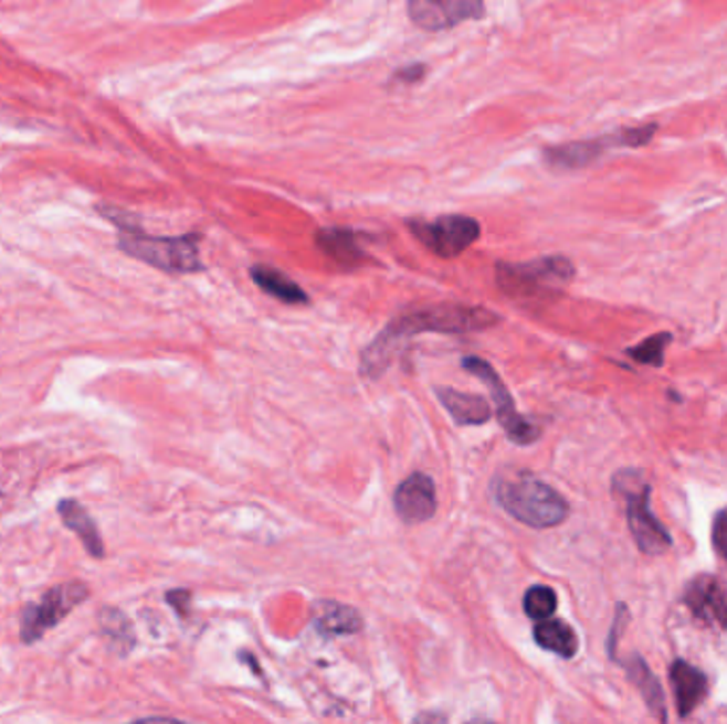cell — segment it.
Wrapping results in <instances>:
<instances>
[{"mask_svg": "<svg viewBox=\"0 0 727 724\" xmlns=\"http://www.w3.org/2000/svg\"><path fill=\"white\" fill-rule=\"evenodd\" d=\"M407 225L430 252L445 259L466 252L481 236L478 222L466 215H443L434 222H409Z\"/></svg>", "mask_w": 727, "mask_h": 724, "instance_id": "ba28073f", "label": "cell"}, {"mask_svg": "<svg viewBox=\"0 0 727 724\" xmlns=\"http://www.w3.org/2000/svg\"><path fill=\"white\" fill-rule=\"evenodd\" d=\"M492 491L506 514L531 530L558 528L568 517V503L560 493L531 473L498 476Z\"/></svg>", "mask_w": 727, "mask_h": 724, "instance_id": "7a4b0ae2", "label": "cell"}, {"mask_svg": "<svg viewBox=\"0 0 727 724\" xmlns=\"http://www.w3.org/2000/svg\"><path fill=\"white\" fill-rule=\"evenodd\" d=\"M393 508L407 525H420L436 514V487L428 473H411L393 493Z\"/></svg>", "mask_w": 727, "mask_h": 724, "instance_id": "30bf717a", "label": "cell"}, {"mask_svg": "<svg viewBox=\"0 0 727 724\" xmlns=\"http://www.w3.org/2000/svg\"><path fill=\"white\" fill-rule=\"evenodd\" d=\"M534 640L540 648L558 654L561 659H572L579 650V640H577L575 629L558 618L538 622L534 627Z\"/></svg>", "mask_w": 727, "mask_h": 724, "instance_id": "ffe728a7", "label": "cell"}, {"mask_svg": "<svg viewBox=\"0 0 727 724\" xmlns=\"http://www.w3.org/2000/svg\"><path fill=\"white\" fill-rule=\"evenodd\" d=\"M89 597V588L82 581H71L43 593L36 604H29L20 616V638L24 643L41 640L50 629L60 625L69 614Z\"/></svg>", "mask_w": 727, "mask_h": 724, "instance_id": "8992f818", "label": "cell"}, {"mask_svg": "<svg viewBox=\"0 0 727 724\" xmlns=\"http://www.w3.org/2000/svg\"><path fill=\"white\" fill-rule=\"evenodd\" d=\"M101 627H103L105 636H107L109 640L115 641L117 648H119L122 652H128V650L133 648V643H135V638H133V627H130L128 618L119 613V610H115V608H105V610L101 613Z\"/></svg>", "mask_w": 727, "mask_h": 724, "instance_id": "7402d4cb", "label": "cell"}, {"mask_svg": "<svg viewBox=\"0 0 727 724\" xmlns=\"http://www.w3.org/2000/svg\"><path fill=\"white\" fill-rule=\"evenodd\" d=\"M613 487L625 500L628 525L639 549L646 555L666 553L672 546L671 533L655 519L651 510V489L644 482L643 473L623 470L617 473Z\"/></svg>", "mask_w": 727, "mask_h": 724, "instance_id": "277c9868", "label": "cell"}, {"mask_svg": "<svg viewBox=\"0 0 727 724\" xmlns=\"http://www.w3.org/2000/svg\"><path fill=\"white\" fill-rule=\"evenodd\" d=\"M625 666V673L630 678V682L639 689V693L644 699L649 712L660 721V723H666V701H664V693H662V686L657 682V678L653 675L651 668L644 663L641 657H632L630 661L623 663Z\"/></svg>", "mask_w": 727, "mask_h": 724, "instance_id": "ac0fdd59", "label": "cell"}, {"mask_svg": "<svg viewBox=\"0 0 727 724\" xmlns=\"http://www.w3.org/2000/svg\"><path fill=\"white\" fill-rule=\"evenodd\" d=\"M501 323V317L481 307H462V305H443V307L415 310L393 319L392 323L375 338L362 351L360 372L368 379H379L392 365L393 358L402 342L421 332L436 334H471L483 332Z\"/></svg>", "mask_w": 727, "mask_h": 724, "instance_id": "6da1fadb", "label": "cell"}, {"mask_svg": "<svg viewBox=\"0 0 727 724\" xmlns=\"http://www.w3.org/2000/svg\"><path fill=\"white\" fill-rule=\"evenodd\" d=\"M556 608H558V595L549 586H531L524 597V610L536 622L549 620L556 613Z\"/></svg>", "mask_w": 727, "mask_h": 724, "instance_id": "44dd1931", "label": "cell"}, {"mask_svg": "<svg viewBox=\"0 0 727 724\" xmlns=\"http://www.w3.org/2000/svg\"><path fill=\"white\" fill-rule=\"evenodd\" d=\"M607 147H613L611 139L598 140H579V142H568L560 147H551L545 151V160L556 168H583L591 164Z\"/></svg>", "mask_w": 727, "mask_h": 724, "instance_id": "d6986e66", "label": "cell"}, {"mask_svg": "<svg viewBox=\"0 0 727 724\" xmlns=\"http://www.w3.org/2000/svg\"><path fill=\"white\" fill-rule=\"evenodd\" d=\"M423 75H425V64H411V66L400 68L398 73H393V79L402 82V84L413 85L423 79Z\"/></svg>", "mask_w": 727, "mask_h": 724, "instance_id": "484cf974", "label": "cell"}, {"mask_svg": "<svg viewBox=\"0 0 727 724\" xmlns=\"http://www.w3.org/2000/svg\"><path fill=\"white\" fill-rule=\"evenodd\" d=\"M200 236H170V238H156L145 236L135 230H126L119 238V247L140 262L160 268L172 275H190L200 273L204 266L200 262Z\"/></svg>", "mask_w": 727, "mask_h": 724, "instance_id": "5b68a950", "label": "cell"}, {"mask_svg": "<svg viewBox=\"0 0 727 724\" xmlns=\"http://www.w3.org/2000/svg\"><path fill=\"white\" fill-rule=\"evenodd\" d=\"M313 622L324 636H351L362 629V616L358 610L338 601H317Z\"/></svg>", "mask_w": 727, "mask_h": 724, "instance_id": "9a60e30c", "label": "cell"}, {"mask_svg": "<svg viewBox=\"0 0 727 724\" xmlns=\"http://www.w3.org/2000/svg\"><path fill=\"white\" fill-rule=\"evenodd\" d=\"M468 724H492V723H468Z\"/></svg>", "mask_w": 727, "mask_h": 724, "instance_id": "f1b7e54d", "label": "cell"}, {"mask_svg": "<svg viewBox=\"0 0 727 724\" xmlns=\"http://www.w3.org/2000/svg\"><path fill=\"white\" fill-rule=\"evenodd\" d=\"M57 514L64 523V528L75 531L85 546V551L94 558L105 557V544L101 537V531L96 528L94 519L84 505L75 500H60L57 503Z\"/></svg>", "mask_w": 727, "mask_h": 724, "instance_id": "5bb4252c", "label": "cell"}, {"mask_svg": "<svg viewBox=\"0 0 727 724\" xmlns=\"http://www.w3.org/2000/svg\"><path fill=\"white\" fill-rule=\"evenodd\" d=\"M462 368L468 370L471 374H475L476 379L492 393V400H494V406H496V415H498L504 434L508 436L510 443L519 446H528L540 438V427L534 420H530V418L517 413L510 391L506 390L501 374L489 363L483 362L478 358H464L462 360Z\"/></svg>", "mask_w": 727, "mask_h": 724, "instance_id": "52a82bcc", "label": "cell"}, {"mask_svg": "<svg viewBox=\"0 0 727 724\" xmlns=\"http://www.w3.org/2000/svg\"><path fill=\"white\" fill-rule=\"evenodd\" d=\"M671 684L676 701V712L687 718L708 695V680L698 668L687 661H674L671 668Z\"/></svg>", "mask_w": 727, "mask_h": 724, "instance_id": "7c38bea8", "label": "cell"}, {"mask_svg": "<svg viewBox=\"0 0 727 724\" xmlns=\"http://www.w3.org/2000/svg\"><path fill=\"white\" fill-rule=\"evenodd\" d=\"M713 546L717 549L719 557L727 563V514L719 512L713 523Z\"/></svg>", "mask_w": 727, "mask_h": 724, "instance_id": "cb8c5ba5", "label": "cell"}, {"mask_svg": "<svg viewBox=\"0 0 727 724\" xmlns=\"http://www.w3.org/2000/svg\"><path fill=\"white\" fill-rule=\"evenodd\" d=\"M572 279L575 266L561 255H549L524 264L501 262L496 266V283L501 291L519 302L549 298L551 294L561 291Z\"/></svg>", "mask_w": 727, "mask_h": 724, "instance_id": "3957f363", "label": "cell"}, {"mask_svg": "<svg viewBox=\"0 0 727 724\" xmlns=\"http://www.w3.org/2000/svg\"><path fill=\"white\" fill-rule=\"evenodd\" d=\"M128 724H188L183 721H175V718H140V721H133Z\"/></svg>", "mask_w": 727, "mask_h": 724, "instance_id": "83f0119b", "label": "cell"}, {"mask_svg": "<svg viewBox=\"0 0 727 724\" xmlns=\"http://www.w3.org/2000/svg\"><path fill=\"white\" fill-rule=\"evenodd\" d=\"M252 275V280L268 296L277 298L281 302L289 305V307H296V305H307L308 294L296 283V280L289 279L285 273H281L277 268L273 266H266V264H257L253 266L250 270Z\"/></svg>", "mask_w": 727, "mask_h": 724, "instance_id": "e0dca14e", "label": "cell"}, {"mask_svg": "<svg viewBox=\"0 0 727 724\" xmlns=\"http://www.w3.org/2000/svg\"><path fill=\"white\" fill-rule=\"evenodd\" d=\"M415 724H447V721L439 714H421Z\"/></svg>", "mask_w": 727, "mask_h": 724, "instance_id": "4316f807", "label": "cell"}, {"mask_svg": "<svg viewBox=\"0 0 727 724\" xmlns=\"http://www.w3.org/2000/svg\"><path fill=\"white\" fill-rule=\"evenodd\" d=\"M625 620H628L625 606H617L615 625H613V629L609 634V657H613V659L617 657V641H619V636H621V629L625 627Z\"/></svg>", "mask_w": 727, "mask_h": 724, "instance_id": "d4e9b609", "label": "cell"}, {"mask_svg": "<svg viewBox=\"0 0 727 724\" xmlns=\"http://www.w3.org/2000/svg\"><path fill=\"white\" fill-rule=\"evenodd\" d=\"M315 243L343 268H358L366 262L362 236L347 227H324L315 234Z\"/></svg>", "mask_w": 727, "mask_h": 724, "instance_id": "4fadbf2b", "label": "cell"}, {"mask_svg": "<svg viewBox=\"0 0 727 724\" xmlns=\"http://www.w3.org/2000/svg\"><path fill=\"white\" fill-rule=\"evenodd\" d=\"M407 9L411 22L423 30L453 29L485 15V4L476 0H413Z\"/></svg>", "mask_w": 727, "mask_h": 724, "instance_id": "9c48e42d", "label": "cell"}, {"mask_svg": "<svg viewBox=\"0 0 727 724\" xmlns=\"http://www.w3.org/2000/svg\"><path fill=\"white\" fill-rule=\"evenodd\" d=\"M685 606L698 620L727 631V597L721 583L713 576H698L685 588Z\"/></svg>", "mask_w": 727, "mask_h": 724, "instance_id": "8fae6325", "label": "cell"}, {"mask_svg": "<svg viewBox=\"0 0 727 724\" xmlns=\"http://www.w3.org/2000/svg\"><path fill=\"white\" fill-rule=\"evenodd\" d=\"M671 334L649 336L641 344L630 347L625 353L634 362L660 368V365H664V353H666V347L671 344Z\"/></svg>", "mask_w": 727, "mask_h": 724, "instance_id": "603a6c76", "label": "cell"}, {"mask_svg": "<svg viewBox=\"0 0 727 724\" xmlns=\"http://www.w3.org/2000/svg\"><path fill=\"white\" fill-rule=\"evenodd\" d=\"M436 395L457 425H483L492 418L489 402L481 395L460 393L451 387H436Z\"/></svg>", "mask_w": 727, "mask_h": 724, "instance_id": "2e32d148", "label": "cell"}]
</instances>
